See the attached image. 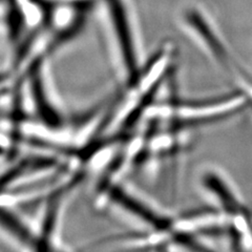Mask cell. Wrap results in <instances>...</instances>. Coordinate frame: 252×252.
<instances>
[{"label": "cell", "mask_w": 252, "mask_h": 252, "mask_svg": "<svg viewBox=\"0 0 252 252\" xmlns=\"http://www.w3.org/2000/svg\"><path fill=\"white\" fill-rule=\"evenodd\" d=\"M138 69L113 13L96 0L55 29L29 77L47 121L88 125L120 99Z\"/></svg>", "instance_id": "1"}, {"label": "cell", "mask_w": 252, "mask_h": 252, "mask_svg": "<svg viewBox=\"0 0 252 252\" xmlns=\"http://www.w3.org/2000/svg\"><path fill=\"white\" fill-rule=\"evenodd\" d=\"M135 214L127 198L105 177L78 172L58 194L47 220L42 249L86 252L136 249L142 231L118 227ZM138 216V215H137Z\"/></svg>", "instance_id": "2"}, {"label": "cell", "mask_w": 252, "mask_h": 252, "mask_svg": "<svg viewBox=\"0 0 252 252\" xmlns=\"http://www.w3.org/2000/svg\"><path fill=\"white\" fill-rule=\"evenodd\" d=\"M21 30L9 1L0 2V83L16 73L21 62Z\"/></svg>", "instance_id": "3"}, {"label": "cell", "mask_w": 252, "mask_h": 252, "mask_svg": "<svg viewBox=\"0 0 252 252\" xmlns=\"http://www.w3.org/2000/svg\"><path fill=\"white\" fill-rule=\"evenodd\" d=\"M40 250L38 244L0 208V251L28 252Z\"/></svg>", "instance_id": "4"}]
</instances>
